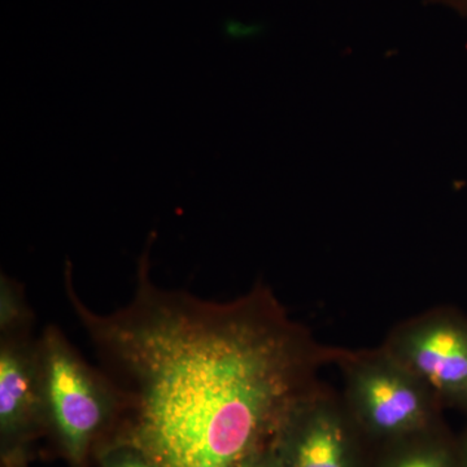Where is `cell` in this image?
<instances>
[{"label":"cell","mask_w":467,"mask_h":467,"mask_svg":"<svg viewBox=\"0 0 467 467\" xmlns=\"http://www.w3.org/2000/svg\"><path fill=\"white\" fill-rule=\"evenodd\" d=\"M99 467H159L152 460L133 444L110 441L97 454Z\"/></svg>","instance_id":"9"},{"label":"cell","mask_w":467,"mask_h":467,"mask_svg":"<svg viewBox=\"0 0 467 467\" xmlns=\"http://www.w3.org/2000/svg\"><path fill=\"white\" fill-rule=\"evenodd\" d=\"M33 312L23 287L5 273L0 276V333L32 328Z\"/></svg>","instance_id":"8"},{"label":"cell","mask_w":467,"mask_h":467,"mask_svg":"<svg viewBox=\"0 0 467 467\" xmlns=\"http://www.w3.org/2000/svg\"><path fill=\"white\" fill-rule=\"evenodd\" d=\"M238 467H284L276 453L273 439L263 447L252 451Z\"/></svg>","instance_id":"10"},{"label":"cell","mask_w":467,"mask_h":467,"mask_svg":"<svg viewBox=\"0 0 467 467\" xmlns=\"http://www.w3.org/2000/svg\"><path fill=\"white\" fill-rule=\"evenodd\" d=\"M3 467H26V461H18V460L3 461Z\"/></svg>","instance_id":"11"},{"label":"cell","mask_w":467,"mask_h":467,"mask_svg":"<svg viewBox=\"0 0 467 467\" xmlns=\"http://www.w3.org/2000/svg\"><path fill=\"white\" fill-rule=\"evenodd\" d=\"M344 404L362 434L391 442L434 429L441 401L382 346L339 348Z\"/></svg>","instance_id":"3"},{"label":"cell","mask_w":467,"mask_h":467,"mask_svg":"<svg viewBox=\"0 0 467 467\" xmlns=\"http://www.w3.org/2000/svg\"><path fill=\"white\" fill-rule=\"evenodd\" d=\"M382 347L429 387L441 404L467 407V317L438 308L405 319Z\"/></svg>","instance_id":"4"},{"label":"cell","mask_w":467,"mask_h":467,"mask_svg":"<svg viewBox=\"0 0 467 467\" xmlns=\"http://www.w3.org/2000/svg\"><path fill=\"white\" fill-rule=\"evenodd\" d=\"M465 461H466V465H467V441H466V444H465Z\"/></svg>","instance_id":"12"},{"label":"cell","mask_w":467,"mask_h":467,"mask_svg":"<svg viewBox=\"0 0 467 467\" xmlns=\"http://www.w3.org/2000/svg\"><path fill=\"white\" fill-rule=\"evenodd\" d=\"M359 432L342 395L318 382L291 409L273 444L284 467H356Z\"/></svg>","instance_id":"5"},{"label":"cell","mask_w":467,"mask_h":467,"mask_svg":"<svg viewBox=\"0 0 467 467\" xmlns=\"http://www.w3.org/2000/svg\"><path fill=\"white\" fill-rule=\"evenodd\" d=\"M155 238L138 259L133 297L107 315L81 299L70 260L64 267L73 313L121 398L112 441L159 467H238L275 438L339 348L319 344L265 285L230 301L159 287Z\"/></svg>","instance_id":"1"},{"label":"cell","mask_w":467,"mask_h":467,"mask_svg":"<svg viewBox=\"0 0 467 467\" xmlns=\"http://www.w3.org/2000/svg\"><path fill=\"white\" fill-rule=\"evenodd\" d=\"M45 431L38 339L32 328L0 333V445L3 461H26Z\"/></svg>","instance_id":"6"},{"label":"cell","mask_w":467,"mask_h":467,"mask_svg":"<svg viewBox=\"0 0 467 467\" xmlns=\"http://www.w3.org/2000/svg\"><path fill=\"white\" fill-rule=\"evenodd\" d=\"M45 431L70 467H86L116 438L122 404L115 384L91 367L57 326L38 337Z\"/></svg>","instance_id":"2"},{"label":"cell","mask_w":467,"mask_h":467,"mask_svg":"<svg viewBox=\"0 0 467 467\" xmlns=\"http://www.w3.org/2000/svg\"><path fill=\"white\" fill-rule=\"evenodd\" d=\"M393 451L380 467H454L453 456L432 430L392 442Z\"/></svg>","instance_id":"7"}]
</instances>
